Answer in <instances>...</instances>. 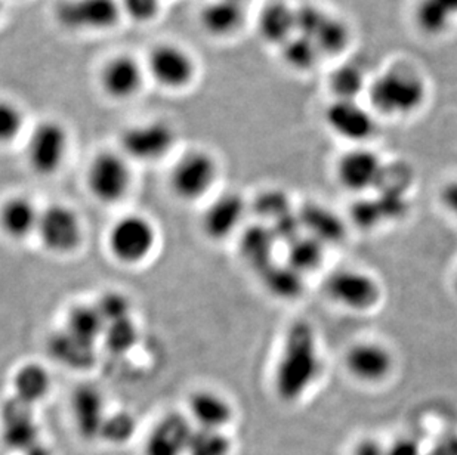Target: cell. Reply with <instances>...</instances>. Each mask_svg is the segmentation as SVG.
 I'll use <instances>...</instances> for the list:
<instances>
[{
    "label": "cell",
    "mask_w": 457,
    "mask_h": 455,
    "mask_svg": "<svg viewBox=\"0 0 457 455\" xmlns=\"http://www.w3.org/2000/svg\"><path fill=\"white\" fill-rule=\"evenodd\" d=\"M324 362L319 335L308 321H295L286 331L277 358L272 385L286 404L303 401L323 376Z\"/></svg>",
    "instance_id": "6da1fadb"
},
{
    "label": "cell",
    "mask_w": 457,
    "mask_h": 455,
    "mask_svg": "<svg viewBox=\"0 0 457 455\" xmlns=\"http://www.w3.org/2000/svg\"><path fill=\"white\" fill-rule=\"evenodd\" d=\"M369 107L376 116L407 119L422 110L428 99L427 80L409 64L389 65L367 87Z\"/></svg>",
    "instance_id": "7a4b0ae2"
},
{
    "label": "cell",
    "mask_w": 457,
    "mask_h": 455,
    "mask_svg": "<svg viewBox=\"0 0 457 455\" xmlns=\"http://www.w3.org/2000/svg\"><path fill=\"white\" fill-rule=\"evenodd\" d=\"M159 241L157 228L147 216H121L110 228L107 245L112 258L126 267H137L152 258Z\"/></svg>",
    "instance_id": "3957f363"
},
{
    "label": "cell",
    "mask_w": 457,
    "mask_h": 455,
    "mask_svg": "<svg viewBox=\"0 0 457 455\" xmlns=\"http://www.w3.org/2000/svg\"><path fill=\"white\" fill-rule=\"evenodd\" d=\"M324 293L332 303L355 314L376 310L384 296L379 279L357 268H341L328 274Z\"/></svg>",
    "instance_id": "277c9868"
},
{
    "label": "cell",
    "mask_w": 457,
    "mask_h": 455,
    "mask_svg": "<svg viewBox=\"0 0 457 455\" xmlns=\"http://www.w3.org/2000/svg\"><path fill=\"white\" fill-rule=\"evenodd\" d=\"M295 33L311 40L323 58L342 55L353 40L350 26L341 17L314 4L296 6Z\"/></svg>",
    "instance_id": "5b68a950"
},
{
    "label": "cell",
    "mask_w": 457,
    "mask_h": 455,
    "mask_svg": "<svg viewBox=\"0 0 457 455\" xmlns=\"http://www.w3.org/2000/svg\"><path fill=\"white\" fill-rule=\"evenodd\" d=\"M220 178V164L206 150H191L173 164L169 186L179 200L199 202L211 194Z\"/></svg>",
    "instance_id": "8992f818"
},
{
    "label": "cell",
    "mask_w": 457,
    "mask_h": 455,
    "mask_svg": "<svg viewBox=\"0 0 457 455\" xmlns=\"http://www.w3.org/2000/svg\"><path fill=\"white\" fill-rule=\"evenodd\" d=\"M134 173L129 160L116 151H101L87 169V186L92 197L104 204L125 200L132 188Z\"/></svg>",
    "instance_id": "52a82bcc"
},
{
    "label": "cell",
    "mask_w": 457,
    "mask_h": 455,
    "mask_svg": "<svg viewBox=\"0 0 457 455\" xmlns=\"http://www.w3.org/2000/svg\"><path fill=\"white\" fill-rule=\"evenodd\" d=\"M70 150L69 130L61 121L46 119L31 129L26 142V160L39 177H52L64 166Z\"/></svg>",
    "instance_id": "ba28073f"
},
{
    "label": "cell",
    "mask_w": 457,
    "mask_h": 455,
    "mask_svg": "<svg viewBox=\"0 0 457 455\" xmlns=\"http://www.w3.org/2000/svg\"><path fill=\"white\" fill-rule=\"evenodd\" d=\"M82 218L73 207L55 203L40 211L36 236L45 250L56 256H69L78 252L83 243Z\"/></svg>",
    "instance_id": "9c48e42d"
},
{
    "label": "cell",
    "mask_w": 457,
    "mask_h": 455,
    "mask_svg": "<svg viewBox=\"0 0 457 455\" xmlns=\"http://www.w3.org/2000/svg\"><path fill=\"white\" fill-rule=\"evenodd\" d=\"M386 163L369 145L351 146L335 163V178L342 188L354 195H367L380 188L386 173Z\"/></svg>",
    "instance_id": "30bf717a"
},
{
    "label": "cell",
    "mask_w": 457,
    "mask_h": 455,
    "mask_svg": "<svg viewBox=\"0 0 457 455\" xmlns=\"http://www.w3.org/2000/svg\"><path fill=\"white\" fill-rule=\"evenodd\" d=\"M323 117L330 134L351 146L367 145L378 134V116L360 99H333Z\"/></svg>",
    "instance_id": "8fae6325"
},
{
    "label": "cell",
    "mask_w": 457,
    "mask_h": 455,
    "mask_svg": "<svg viewBox=\"0 0 457 455\" xmlns=\"http://www.w3.org/2000/svg\"><path fill=\"white\" fill-rule=\"evenodd\" d=\"M120 153L138 163H155L173 150L177 132L164 120H148L126 128L120 135Z\"/></svg>",
    "instance_id": "7c38bea8"
},
{
    "label": "cell",
    "mask_w": 457,
    "mask_h": 455,
    "mask_svg": "<svg viewBox=\"0 0 457 455\" xmlns=\"http://www.w3.org/2000/svg\"><path fill=\"white\" fill-rule=\"evenodd\" d=\"M147 78L166 91H184L197 78L195 56L184 47L162 44L153 47L145 61Z\"/></svg>",
    "instance_id": "4fadbf2b"
},
{
    "label": "cell",
    "mask_w": 457,
    "mask_h": 455,
    "mask_svg": "<svg viewBox=\"0 0 457 455\" xmlns=\"http://www.w3.org/2000/svg\"><path fill=\"white\" fill-rule=\"evenodd\" d=\"M395 355L378 340H360L351 344L344 355L346 374L354 382L376 386L388 382L395 371Z\"/></svg>",
    "instance_id": "5bb4252c"
},
{
    "label": "cell",
    "mask_w": 457,
    "mask_h": 455,
    "mask_svg": "<svg viewBox=\"0 0 457 455\" xmlns=\"http://www.w3.org/2000/svg\"><path fill=\"white\" fill-rule=\"evenodd\" d=\"M121 15L119 0H62L55 12L61 27L79 33L112 30Z\"/></svg>",
    "instance_id": "9a60e30c"
},
{
    "label": "cell",
    "mask_w": 457,
    "mask_h": 455,
    "mask_svg": "<svg viewBox=\"0 0 457 455\" xmlns=\"http://www.w3.org/2000/svg\"><path fill=\"white\" fill-rule=\"evenodd\" d=\"M147 78L145 65L128 54L114 55L104 62L100 85L104 94L114 101H128L143 91Z\"/></svg>",
    "instance_id": "2e32d148"
},
{
    "label": "cell",
    "mask_w": 457,
    "mask_h": 455,
    "mask_svg": "<svg viewBox=\"0 0 457 455\" xmlns=\"http://www.w3.org/2000/svg\"><path fill=\"white\" fill-rule=\"evenodd\" d=\"M247 203L237 193H224L212 200L202 215V231L212 241H224L242 228Z\"/></svg>",
    "instance_id": "e0dca14e"
},
{
    "label": "cell",
    "mask_w": 457,
    "mask_h": 455,
    "mask_svg": "<svg viewBox=\"0 0 457 455\" xmlns=\"http://www.w3.org/2000/svg\"><path fill=\"white\" fill-rule=\"evenodd\" d=\"M4 441L15 451L27 452L39 443V427L36 423L35 407L18 398H11L2 411Z\"/></svg>",
    "instance_id": "ac0fdd59"
},
{
    "label": "cell",
    "mask_w": 457,
    "mask_h": 455,
    "mask_svg": "<svg viewBox=\"0 0 457 455\" xmlns=\"http://www.w3.org/2000/svg\"><path fill=\"white\" fill-rule=\"evenodd\" d=\"M71 416L79 434L83 439L101 438L108 414L105 400L98 387L89 383L80 385L71 395Z\"/></svg>",
    "instance_id": "d6986e66"
},
{
    "label": "cell",
    "mask_w": 457,
    "mask_h": 455,
    "mask_svg": "<svg viewBox=\"0 0 457 455\" xmlns=\"http://www.w3.org/2000/svg\"><path fill=\"white\" fill-rule=\"evenodd\" d=\"M193 430L186 416H164L148 434L145 455H187Z\"/></svg>",
    "instance_id": "ffe728a7"
},
{
    "label": "cell",
    "mask_w": 457,
    "mask_h": 455,
    "mask_svg": "<svg viewBox=\"0 0 457 455\" xmlns=\"http://www.w3.org/2000/svg\"><path fill=\"white\" fill-rule=\"evenodd\" d=\"M200 27L216 39L233 37L247 21V4L231 0H209L200 9Z\"/></svg>",
    "instance_id": "44dd1931"
},
{
    "label": "cell",
    "mask_w": 457,
    "mask_h": 455,
    "mask_svg": "<svg viewBox=\"0 0 457 455\" xmlns=\"http://www.w3.org/2000/svg\"><path fill=\"white\" fill-rule=\"evenodd\" d=\"M40 211L27 195H12L0 204V231L9 240L24 241L36 236Z\"/></svg>",
    "instance_id": "7402d4cb"
},
{
    "label": "cell",
    "mask_w": 457,
    "mask_h": 455,
    "mask_svg": "<svg viewBox=\"0 0 457 455\" xmlns=\"http://www.w3.org/2000/svg\"><path fill=\"white\" fill-rule=\"evenodd\" d=\"M256 29L262 42L280 49L296 31V6L285 0H272L261 9Z\"/></svg>",
    "instance_id": "603a6c76"
},
{
    "label": "cell",
    "mask_w": 457,
    "mask_h": 455,
    "mask_svg": "<svg viewBox=\"0 0 457 455\" xmlns=\"http://www.w3.org/2000/svg\"><path fill=\"white\" fill-rule=\"evenodd\" d=\"M188 410L200 429L224 430L234 418L231 402L220 392L207 389L193 393Z\"/></svg>",
    "instance_id": "cb8c5ba5"
},
{
    "label": "cell",
    "mask_w": 457,
    "mask_h": 455,
    "mask_svg": "<svg viewBox=\"0 0 457 455\" xmlns=\"http://www.w3.org/2000/svg\"><path fill=\"white\" fill-rule=\"evenodd\" d=\"M13 392L15 398L35 407L49 395L52 377L48 369L37 362H27L13 374Z\"/></svg>",
    "instance_id": "d4e9b609"
},
{
    "label": "cell",
    "mask_w": 457,
    "mask_h": 455,
    "mask_svg": "<svg viewBox=\"0 0 457 455\" xmlns=\"http://www.w3.org/2000/svg\"><path fill=\"white\" fill-rule=\"evenodd\" d=\"M301 228L308 232V236L319 240L321 244L328 245L339 243L344 238V224L339 216L320 204L306 206L298 215Z\"/></svg>",
    "instance_id": "484cf974"
},
{
    "label": "cell",
    "mask_w": 457,
    "mask_h": 455,
    "mask_svg": "<svg viewBox=\"0 0 457 455\" xmlns=\"http://www.w3.org/2000/svg\"><path fill=\"white\" fill-rule=\"evenodd\" d=\"M414 18L420 30L441 35L457 18V0H419Z\"/></svg>",
    "instance_id": "4316f807"
},
{
    "label": "cell",
    "mask_w": 457,
    "mask_h": 455,
    "mask_svg": "<svg viewBox=\"0 0 457 455\" xmlns=\"http://www.w3.org/2000/svg\"><path fill=\"white\" fill-rule=\"evenodd\" d=\"M64 330L82 340L83 343L94 346L96 340L104 335L105 322L96 305H78L69 310Z\"/></svg>",
    "instance_id": "83f0119b"
},
{
    "label": "cell",
    "mask_w": 457,
    "mask_h": 455,
    "mask_svg": "<svg viewBox=\"0 0 457 455\" xmlns=\"http://www.w3.org/2000/svg\"><path fill=\"white\" fill-rule=\"evenodd\" d=\"M49 349L58 361L73 368H87L94 361V346L83 343L69 331H58L52 337Z\"/></svg>",
    "instance_id": "f1b7e54d"
},
{
    "label": "cell",
    "mask_w": 457,
    "mask_h": 455,
    "mask_svg": "<svg viewBox=\"0 0 457 455\" xmlns=\"http://www.w3.org/2000/svg\"><path fill=\"white\" fill-rule=\"evenodd\" d=\"M367 87L366 71L355 62H344L328 78L333 99H358L366 94Z\"/></svg>",
    "instance_id": "f546056e"
},
{
    "label": "cell",
    "mask_w": 457,
    "mask_h": 455,
    "mask_svg": "<svg viewBox=\"0 0 457 455\" xmlns=\"http://www.w3.org/2000/svg\"><path fill=\"white\" fill-rule=\"evenodd\" d=\"M280 54L283 64L296 73H310L323 60L314 44L298 33L280 47Z\"/></svg>",
    "instance_id": "4dcf8cb0"
},
{
    "label": "cell",
    "mask_w": 457,
    "mask_h": 455,
    "mask_svg": "<svg viewBox=\"0 0 457 455\" xmlns=\"http://www.w3.org/2000/svg\"><path fill=\"white\" fill-rule=\"evenodd\" d=\"M324 249L326 245L312 236H298L289 243L287 265L303 275L305 272L315 271L323 263Z\"/></svg>",
    "instance_id": "1f68e13d"
},
{
    "label": "cell",
    "mask_w": 457,
    "mask_h": 455,
    "mask_svg": "<svg viewBox=\"0 0 457 455\" xmlns=\"http://www.w3.org/2000/svg\"><path fill=\"white\" fill-rule=\"evenodd\" d=\"M277 236H274L271 228L252 227L243 234L242 252L243 256L256 267H262L263 269L271 265L270 256H271L272 244Z\"/></svg>",
    "instance_id": "d6a6232c"
},
{
    "label": "cell",
    "mask_w": 457,
    "mask_h": 455,
    "mask_svg": "<svg viewBox=\"0 0 457 455\" xmlns=\"http://www.w3.org/2000/svg\"><path fill=\"white\" fill-rule=\"evenodd\" d=\"M263 281L268 290L281 299H294L303 293V274L289 267L287 263L276 267L268 265L263 269Z\"/></svg>",
    "instance_id": "836d02e7"
},
{
    "label": "cell",
    "mask_w": 457,
    "mask_h": 455,
    "mask_svg": "<svg viewBox=\"0 0 457 455\" xmlns=\"http://www.w3.org/2000/svg\"><path fill=\"white\" fill-rule=\"evenodd\" d=\"M231 441L224 430H193L187 455H229Z\"/></svg>",
    "instance_id": "e575fe53"
},
{
    "label": "cell",
    "mask_w": 457,
    "mask_h": 455,
    "mask_svg": "<svg viewBox=\"0 0 457 455\" xmlns=\"http://www.w3.org/2000/svg\"><path fill=\"white\" fill-rule=\"evenodd\" d=\"M26 114L11 99L0 98V146H6L21 136Z\"/></svg>",
    "instance_id": "d590c367"
},
{
    "label": "cell",
    "mask_w": 457,
    "mask_h": 455,
    "mask_svg": "<svg viewBox=\"0 0 457 455\" xmlns=\"http://www.w3.org/2000/svg\"><path fill=\"white\" fill-rule=\"evenodd\" d=\"M103 337L105 339L107 348L112 353H125L134 346L135 342L138 339V331H137L134 321L126 318L107 324Z\"/></svg>",
    "instance_id": "8d00e7d4"
},
{
    "label": "cell",
    "mask_w": 457,
    "mask_h": 455,
    "mask_svg": "<svg viewBox=\"0 0 457 455\" xmlns=\"http://www.w3.org/2000/svg\"><path fill=\"white\" fill-rule=\"evenodd\" d=\"M253 207L261 218L272 219L274 222L290 213L289 198L286 197L285 193L276 189L259 194Z\"/></svg>",
    "instance_id": "74e56055"
},
{
    "label": "cell",
    "mask_w": 457,
    "mask_h": 455,
    "mask_svg": "<svg viewBox=\"0 0 457 455\" xmlns=\"http://www.w3.org/2000/svg\"><path fill=\"white\" fill-rule=\"evenodd\" d=\"M135 429L137 426H135L134 417L126 412H117L107 417L101 432V438L105 439L107 443L120 445L128 443L134 436Z\"/></svg>",
    "instance_id": "f35d334b"
},
{
    "label": "cell",
    "mask_w": 457,
    "mask_h": 455,
    "mask_svg": "<svg viewBox=\"0 0 457 455\" xmlns=\"http://www.w3.org/2000/svg\"><path fill=\"white\" fill-rule=\"evenodd\" d=\"M96 306L101 317H103L105 326L112 324V322L129 318L130 302L121 293H105Z\"/></svg>",
    "instance_id": "ab89813d"
},
{
    "label": "cell",
    "mask_w": 457,
    "mask_h": 455,
    "mask_svg": "<svg viewBox=\"0 0 457 455\" xmlns=\"http://www.w3.org/2000/svg\"><path fill=\"white\" fill-rule=\"evenodd\" d=\"M121 13L139 24L153 21L162 9V0H119Z\"/></svg>",
    "instance_id": "60d3db41"
},
{
    "label": "cell",
    "mask_w": 457,
    "mask_h": 455,
    "mask_svg": "<svg viewBox=\"0 0 457 455\" xmlns=\"http://www.w3.org/2000/svg\"><path fill=\"white\" fill-rule=\"evenodd\" d=\"M385 455H425L422 445L411 436H400L389 443Z\"/></svg>",
    "instance_id": "b9f144b4"
},
{
    "label": "cell",
    "mask_w": 457,
    "mask_h": 455,
    "mask_svg": "<svg viewBox=\"0 0 457 455\" xmlns=\"http://www.w3.org/2000/svg\"><path fill=\"white\" fill-rule=\"evenodd\" d=\"M438 200L445 213L452 218L457 224V179L445 182L441 186Z\"/></svg>",
    "instance_id": "7bdbcfd3"
},
{
    "label": "cell",
    "mask_w": 457,
    "mask_h": 455,
    "mask_svg": "<svg viewBox=\"0 0 457 455\" xmlns=\"http://www.w3.org/2000/svg\"><path fill=\"white\" fill-rule=\"evenodd\" d=\"M425 455H457V432H447L436 439Z\"/></svg>",
    "instance_id": "ee69618b"
},
{
    "label": "cell",
    "mask_w": 457,
    "mask_h": 455,
    "mask_svg": "<svg viewBox=\"0 0 457 455\" xmlns=\"http://www.w3.org/2000/svg\"><path fill=\"white\" fill-rule=\"evenodd\" d=\"M385 450H386V445L380 443L379 439L367 436L355 443L351 455H385Z\"/></svg>",
    "instance_id": "f6af8a7d"
},
{
    "label": "cell",
    "mask_w": 457,
    "mask_h": 455,
    "mask_svg": "<svg viewBox=\"0 0 457 455\" xmlns=\"http://www.w3.org/2000/svg\"><path fill=\"white\" fill-rule=\"evenodd\" d=\"M4 0H0V18L4 15Z\"/></svg>",
    "instance_id": "bcb514c9"
},
{
    "label": "cell",
    "mask_w": 457,
    "mask_h": 455,
    "mask_svg": "<svg viewBox=\"0 0 457 455\" xmlns=\"http://www.w3.org/2000/svg\"><path fill=\"white\" fill-rule=\"evenodd\" d=\"M231 2H237V4H249V0H231Z\"/></svg>",
    "instance_id": "7dc6e473"
},
{
    "label": "cell",
    "mask_w": 457,
    "mask_h": 455,
    "mask_svg": "<svg viewBox=\"0 0 457 455\" xmlns=\"http://www.w3.org/2000/svg\"><path fill=\"white\" fill-rule=\"evenodd\" d=\"M454 288H456V292H457V272H456V275H454Z\"/></svg>",
    "instance_id": "c3c4849f"
}]
</instances>
